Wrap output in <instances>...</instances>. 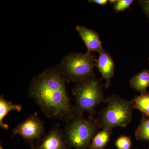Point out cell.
<instances>
[{
  "label": "cell",
  "instance_id": "cell-15",
  "mask_svg": "<svg viewBox=\"0 0 149 149\" xmlns=\"http://www.w3.org/2000/svg\"><path fill=\"white\" fill-rule=\"evenodd\" d=\"M115 145L118 149H131L132 143L131 138L128 136H120L116 141Z\"/></svg>",
  "mask_w": 149,
  "mask_h": 149
},
{
  "label": "cell",
  "instance_id": "cell-17",
  "mask_svg": "<svg viewBox=\"0 0 149 149\" xmlns=\"http://www.w3.org/2000/svg\"><path fill=\"white\" fill-rule=\"evenodd\" d=\"M142 10L149 18V0H141L139 1Z\"/></svg>",
  "mask_w": 149,
  "mask_h": 149
},
{
  "label": "cell",
  "instance_id": "cell-8",
  "mask_svg": "<svg viewBox=\"0 0 149 149\" xmlns=\"http://www.w3.org/2000/svg\"><path fill=\"white\" fill-rule=\"evenodd\" d=\"M99 54L100 56L96 61L95 66L101 73L102 79L105 80L104 86L108 89L110 86L112 78L114 75L115 65L111 56L103 48Z\"/></svg>",
  "mask_w": 149,
  "mask_h": 149
},
{
  "label": "cell",
  "instance_id": "cell-4",
  "mask_svg": "<svg viewBox=\"0 0 149 149\" xmlns=\"http://www.w3.org/2000/svg\"><path fill=\"white\" fill-rule=\"evenodd\" d=\"M107 106L99 112L96 119L100 128L125 127L131 121L133 109L132 101H128L116 95L106 99Z\"/></svg>",
  "mask_w": 149,
  "mask_h": 149
},
{
  "label": "cell",
  "instance_id": "cell-22",
  "mask_svg": "<svg viewBox=\"0 0 149 149\" xmlns=\"http://www.w3.org/2000/svg\"></svg>",
  "mask_w": 149,
  "mask_h": 149
},
{
  "label": "cell",
  "instance_id": "cell-3",
  "mask_svg": "<svg viewBox=\"0 0 149 149\" xmlns=\"http://www.w3.org/2000/svg\"><path fill=\"white\" fill-rule=\"evenodd\" d=\"M102 79L95 76L76 82L72 93L75 101L76 109L80 112H86L89 117L94 118L98 105L105 102L102 83Z\"/></svg>",
  "mask_w": 149,
  "mask_h": 149
},
{
  "label": "cell",
  "instance_id": "cell-9",
  "mask_svg": "<svg viewBox=\"0 0 149 149\" xmlns=\"http://www.w3.org/2000/svg\"><path fill=\"white\" fill-rule=\"evenodd\" d=\"M76 29L87 47V53H99L103 48L100 36L95 31L84 26H77Z\"/></svg>",
  "mask_w": 149,
  "mask_h": 149
},
{
  "label": "cell",
  "instance_id": "cell-12",
  "mask_svg": "<svg viewBox=\"0 0 149 149\" xmlns=\"http://www.w3.org/2000/svg\"><path fill=\"white\" fill-rule=\"evenodd\" d=\"M112 129L110 128H103L94 137L88 149H104L109 142Z\"/></svg>",
  "mask_w": 149,
  "mask_h": 149
},
{
  "label": "cell",
  "instance_id": "cell-6",
  "mask_svg": "<svg viewBox=\"0 0 149 149\" xmlns=\"http://www.w3.org/2000/svg\"><path fill=\"white\" fill-rule=\"evenodd\" d=\"M12 131V138L19 135L29 142L33 148V142L35 140L40 141L45 133L44 123L38 117L37 113H34L20 123Z\"/></svg>",
  "mask_w": 149,
  "mask_h": 149
},
{
  "label": "cell",
  "instance_id": "cell-7",
  "mask_svg": "<svg viewBox=\"0 0 149 149\" xmlns=\"http://www.w3.org/2000/svg\"><path fill=\"white\" fill-rule=\"evenodd\" d=\"M33 149H68L63 131L57 123L53 126L41 144Z\"/></svg>",
  "mask_w": 149,
  "mask_h": 149
},
{
  "label": "cell",
  "instance_id": "cell-10",
  "mask_svg": "<svg viewBox=\"0 0 149 149\" xmlns=\"http://www.w3.org/2000/svg\"><path fill=\"white\" fill-rule=\"evenodd\" d=\"M130 85L131 88L141 94L147 92L149 87V70L144 69L140 73L133 76L130 80Z\"/></svg>",
  "mask_w": 149,
  "mask_h": 149
},
{
  "label": "cell",
  "instance_id": "cell-1",
  "mask_svg": "<svg viewBox=\"0 0 149 149\" xmlns=\"http://www.w3.org/2000/svg\"><path fill=\"white\" fill-rule=\"evenodd\" d=\"M59 68H49L32 78L28 95L46 116L66 121L75 111L65 87Z\"/></svg>",
  "mask_w": 149,
  "mask_h": 149
},
{
  "label": "cell",
  "instance_id": "cell-19",
  "mask_svg": "<svg viewBox=\"0 0 149 149\" xmlns=\"http://www.w3.org/2000/svg\"><path fill=\"white\" fill-rule=\"evenodd\" d=\"M109 3H111L113 4H114L116 2V0H110V1H109Z\"/></svg>",
  "mask_w": 149,
  "mask_h": 149
},
{
  "label": "cell",
  "instance_id": "cell-18",
  "mask_svg": "<svg viewBox=\"0 0 149 149\" xmlns=\"http://www.w3.org/2000/svg\"><path fill=\"white\" fill-rule=\"evenodd\" d=\"M88 2L95 3L100 6H105L109 1L108 0H90L88 1Z\"/></svg>",
  "mask_w": 149,
  "mask_h": 149
},
{
  "label": "cell",
  "instance_id": "cell-20",
  "mask_svg": "<svg viewBox=\"0 0 149 149\" xmlns=\"http://www.w3.org/2000/svg\"><path fill=\"white\" fill-rule=\"evenodd\" d=\"M0 149H4L2 146H1H1H0Z\"/></svg>",
  "mask_w": 149,
  "mask_h": 149
},
{
  "label": "cell",
  "instance_id": "cell-13",
  "mask_svg": "<svg viewBox=\"0 0 149 149\" xmlns=\"http://www.w3.org/2000/svg\"><path fill=\"white\" fill-rule=\"evenodd\" d=\"M132 101L134 109L139 110L142 115L149 118V92L136 96Z\"/></svg>",
  "mask_w": 149,
  "mask_h": 149
},
{
  "label": "cell",
  "instance_id": "cell-11",
  "mask_svg": "<svg viewBox=\"0 0 149 149\" xmlns=\"http://www.w3.org/2000/svg\"><path fill=\"white\" fill-rule=\"evenodd\" d=\"M22 107L20 104H14L4 98L3 95L0 97V127L2 129L8 130L9 126L3 122L4 118L12 111H21Z\"/></svg>",
  "mask_w": 149,
  "mask_h": 149
},
{
  "label": "cell",
  "instance_id": "cell-16",
  "mask_svg": "<svg viewBox=\"0 0 149 149\" xmlns=\"http://www.w3.org/2000/svg\"><path fill=\"white\" fill-rule=\"evenodd\" d=\"M133 2V0H116L113 8L116 13L124 11L129 8Z\"/></svg>",
  "mask_w": 149,
  "mask_h": 149
},
{
  "label": "cell",
  "instance_id": "cell-14",
  "mask_svg": "<svg viewBox=\"0 0 149 149\" xmlns=\"http://www.w3.org/2000/svg\"><path fill=\"white\" fill-rule=\"evenodd\" d=\"M137 140L140 141H149V118L142 115L140 125L135 133Z\"/></svg>",
  "mask_w": 149,
  "mask_h": 149
},
{
  "label": "cell",
  "instance_id": "cell-2",
  "mask_svg": "<svg viewBox=\"0 0 149 149\" xmlns=\"http://www.w3.org/2000/svg\"><path fill=\"white\" fill-rule=\"evenodd\" d=\"M100 128L96 119L84 117L83 113L75 108L72 116L66 120L63 131L68 149H88Z\"/></svg>",
  "mask_w": 149,
  "mask_h": 149
},
{
  "label": "cell",
  "instance_id": "cell-5",
  "mask_svg": "<svg viewBox=\"0 0 149 149\" xmlns=\"http://www.w3.org/2000/svg\"><path fill=\"white\" fill-rule=\"evenodd\" d=\"M97 59L94 53H72L63 59L59 67L65 82H76L95 76L93 68Z\"/></svg>",
  "mask_w": 149,
  "mask_h": 149
},
{
  "label": "cell",
  "instance_id": "cell-21",
  "mask_svg": "<svg viewBox=\"0 0 149 149\" xmlns=\"http://www.w3.org/2000/svg\"><path fill=\"white\" fill-rule=\"evenodd\" d=\"M148 61H149V58H148Z\"/></svg>",
  "mask_w": 149,
  "mask_h": 149
}]
</instances>
